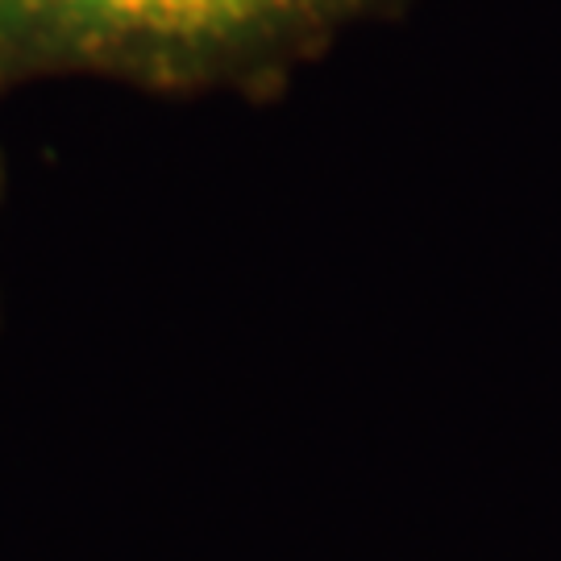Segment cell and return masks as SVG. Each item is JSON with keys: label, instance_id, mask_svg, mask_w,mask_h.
<instances>
[{"label": "cell", "instance_id": "cell-1", "mask_svg": "<svg viewBox=\"0 0 561 561\" xmlns=\"http://www.w3.org/2000/svg\"><path fill=\"white\" fill-rule=\"evenodd\" d=\"M358 0H0V38L34 59L187 76L266 55Z\"/></svg>", "mask_w": 561, "mask_h": 561}]
</instances>
